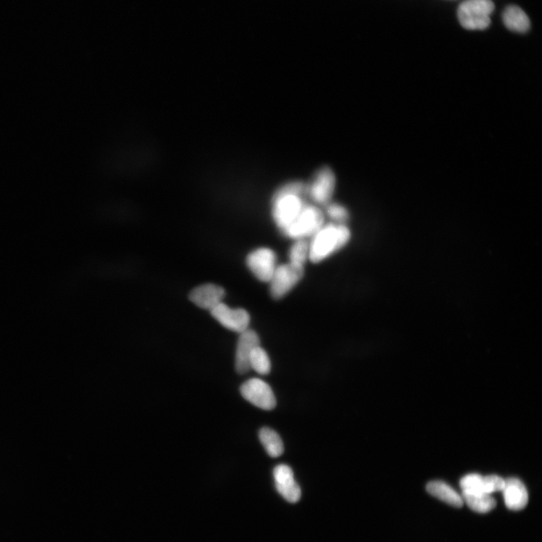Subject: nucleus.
Here are the masks:
<instances>
[{"label":"nucleus","mask_w":542,"mask_h":542,"mask_svg":"<svg viewBox=\"0 0 542 542\" xmlns=\"http://www.w3.org/2000/svg\"><path fill=\"white\" fill-rule=\"evenodd\" d=\"M259 346H260V338L254 330L248 328L241 333L235 353V368L239 374L244 375L250 371L251 353Z\"/></svg>","instance_id":"11"},{"label":"nucleus","mask_w":542,"mask_h":542,"mask_svg":"<svg viewBox=\"0 0 542 542\" xmlns=\"http://www.w3.org/2000/svg\"><path fill=\"white\" fill-rule=\"evenodd\" d=\"M427 490L430 495L451 506L461 507L464 504L462 496L443 481L429 482Z\"/></svg>","instance_id":"16"},{"label":"nucleus","mask_w":542,"mask_h":542,"mask_svg":"<svg viewBox=\"0 0 542 542\" xmlns=\"http://www.w3.org/2000/svg\"><path fill=\"white\" fill-rule=\"evenodd\" d=\"M244 399L262 410H273L277 404L276 397L269 384L259 378H251L241 386Z\"/></svg>","instance_id":"7"},{"label":"nucleus","mask_w":542,"mask_h":542,"mask_svg":"<svg viewBox=\"0 0 542 542\" xmlns=\"http://www.w3.org/2000/svg\"><path fill=\"white\" fill-rule=\"evenodd\" d=\"M495 10L491 0H465L457 10L462 27L469 30H483L489 28L490 15Z\"/></svg>","instance_id":"4"},{"label":"nucleus","mask_w":542,"mask_h":542,"mask_svg":"<svg viewBox=\"0 0 542 542\" xmlns=\"http://www.w3.org/2000/svg\"><path fill=\"white\" fill-rule=\"evenodd\" d=\"M310 243L306 239L296 240L290 252V262L292 264L304 266L309 259Z\"/></svg>","instance_id":"20"},{"label":"nucleus","mask_w":542,"mask_h":542,"mask_svg":"<svg viewBox=\"0 0 542 542\" xmlns=\"http://www.w3.org/2000/svg\"><path fill=\"white\" fill-rule=\"evenodd\" d=\"M505 26L515 32L525 33L530 29L528 15L518 6H510L505 8L503 13Z\"/></svg>","instance_id":"15"},{"label":"nucleus","mask_w":542,"mask_h":542,"mask_svg":"<svg viewBox=\"0 0 542 542\" xmlns=\"http://www.w3.org/2000/svg\"><path fill=\"white\" fill-rule=\"evenodd\" d=\"M276 488L286 501L295 503L300 501L301 491L296 483L292 469L287 465H279L274 470Z\"/></svg>","instance_id":"12"},{"label":"nucleus","mask_w":542,"mask_h":542,"mask_svg":"<svg viewBox=\"0 0 542 542\" xmlns=\"http://www.w3.org/2000/svg\"><path fill=\"white\" fill-rule=\"evenodd\" d=\"M463 503L472 511L478 513H488L494 510L496 502L491 495L462 492Z\"/></svg>","instance_id":"18"},{"label":"nucleus","mask_w":542,"mask_h":542,"mask_svg":"<svg viewBox=\"0 0 542 542\" xmlns=\"http://www.w3.org/2000/svg\"><path fill=\"white\" fill-rule=\"evenodd\" d=\"M325 217L324 212L319 207L308 203L294 221L281 232L288 239L295 241L306 239L325 225Z\"/></svg>","instance_id":"3"},{"label":"nucleus","mask_w":542,"mask_h":542,"mask_svg":"<svg viewBox=\"0 0 542 542\" xmlns=\"http://www.w3.org/2000/svg\"><path fill=\"white\" fill-rule=\"evenodd\" d=\"M336 186L337 177L333 169L326 165L321 167L307 183L308 198L313 205L324 207L332 202Z\"/></svg>","instance_id":"5"},{"label":"nucleus","mask_w":542,"mask_h":542,"mask_svg":"<svg viewBox=\"0 0 542 542\" xmlns=\"http://www.w3.org/2000/svg\"><path fill=\"white\" fill-rule=\"evenodd\" d=\"M304 275V266L289 263L277 267L270 283V294L274 300H281L299 284Z\"/></svg>","instance_id":"6"},{"label":"nucleus","mask_w":542,"mask_h":542,"mask_svg":"<svg viewBox=\"0 0 542 542\" xmlns=\"http://www.w3.org/2000/svg\"><path fill=\"white\" fill-rule=\"evenodd\" d=\"M307 183L291 180L279 186L271 197V215L279 231L291 224L308 203Z\"/></svg>","instance_id":"1"},{"label":"nucleus","mask_w":542,"mask_h":542,"mask_svg":"<svg viewBox=\"0 0 542 542\" xmlns=\"http://www.w3.org/2000/svg\"><path fill=\"white\" fill-rule=\"evenodd\" d=\"M250 369L261 375H267L270 372L271 362L267 352L261 346L256 347L250 359Z\"/></svg>","instance_id":"19"},{"label":"nucleus","mask_w":542,"mask_h":542,"mask_svg":"<svg viewBox=\"0 0 542 542\" xmlns=\"http://www.w3.org/2000/svg\"><path fill=\"white\" fill-rule=\"evenodd\" d=\"M210 312L220 324L230 331L241 334L249 328L251 318L244 309H232L222 302Z\"/></svg>","instance_id":"9"},{"label":"nucleus","mask_w":542,"mask_h":542,"mask_svg":"<svg viewBox=\"0 0 542 542\" xmlns=\"http://www.w3.org/2000/svg\"><path fill=\"white\" fill-rule=\"evenodd\" d=\"M225 295L224 288L207 283L194 288L189 294V299L198 308L211 311L223 302Z\"/></svg>","instance_id":"13"},{"label":"nucleus","mask_w":542,"mask_h":542,"mask_svg":"<svg viewBox=\"0 0 542 542\" xmlns=\"http://www.w3.org/2000/svg\"><path fill=\"white\" fill-rule=\"evenodd\" d=\"M460 485L462 492L491 495L503 490L505 480L497 476L483 477L470 474L461 479Z\"/></svg>","instance_id":"10"},{"label":"nucleus","mask_w":542,"mask_h":542,"mask_svg":"<svg viewBox=\"0 0 542 542\" xmlns=\"http://www.w3.org/2000/svg\"><path fill=\"white\" fill-rule=\"evenodd\" d=\"M505 503L512 511H521L527 506L529 495L526 487L518 478L505 480L503 489Z\"/></svg>","instance_id":"14"},{"label":"nucleus","mask_w":542,"mask_h":542,"mask_svg":"<svg viewBox=\"0 0 542 542\" xmlns=\"http://www.w3.org/2000/svg\"><path fill=\"white\" fill-rule=\"evenodd\" d=\"M351 239V232L346 225H324L312 236L309 260L318 264L343 249Z\"/></svg>","instance_id":"2"},{"label":"nucleus","mask_w":542,"mask_h":542,"mask_svg":"<svg viewBox=\"0 0 542 542\" xmlns=\"http://www.w3.org/2000/svg\"><path fill=\"white\" fill-rule=\"evenodd\" d=\"M277 260L276 252L273 250L261 247L249 254L247 265L259 281L269 283L277 267Z\"/></svg>","instance_id":"8"},{"label":"nucleus","mask_w":542,"mask_h":542,"mask_svg":"<svg viewBox=\"0 0 542 542\" xmlns=\"http://www.w3.org/2000/svg\"><path fill=\"white\" fill-rule=\"evenodd\" d=\"M325 216L332 219L333 223L346 225L348 223L351 215L348 209L340 203L330 202L324 207Z\"/></svg>","instance_id":"21"},{"label":"nucleus","mask_w":542,"mask_h":542,"mask_svg":"<svg viewBox=\"0 0 542 542\" xmlns=\"http://www.w3.org/2000/svg\"><path fill=\"white\" fill-rule=\"evenodd\" d=\"M259 439L266 452L270 457L277 458L284 452V445L281 436L273 429L262 428L259 431Z\"/></svg>","instance_id":"17"}]
</instances>
